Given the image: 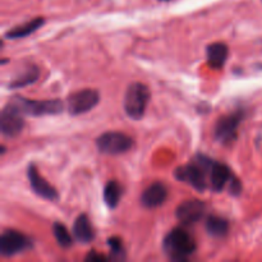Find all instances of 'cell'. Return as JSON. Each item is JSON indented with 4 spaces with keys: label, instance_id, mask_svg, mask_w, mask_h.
<instances>
[{
    "label": "cell",
    "instance_id": "1",
    "mask_svg": "<svg viewBox=\"0 0 262 262\" xmlns=\"http://www.w3.org/2000/svg\"><path fill=\"white\" fill-rule=\"evenodd\" d=\"M214 163V159H210L209 156L202 154H197L191 164L178 166L174 171V177L179 182L189 184L199 192H202L209 187L210 169Z\"/></svg>",
    "mask_w": 262,
    "mask_h": 262
},
{
    "label": "cell",
    "instance_id": "2",
    "mask_svg": "<svg viewBox=\"0 0 262 262\" xmlns=\"http://www.w3.org/2000/svg\"><path fill=\"white\" fill-rule=\"evenodd\" d=\"M164 252L177 261H184L191 257L197 250L194 238L183 228H176L166 234L163 241Z\"/></svg>",
    "mask_w": 262,
    "mask_h": 262
},
{
    "label": "cell",
    "instance_id": "3",
    "mask_svg": "<svg viewBox=\"0 0 262 262\" xmlns=\"http://www.w3.org/2000/svg\"><path fill=\"white\" fill-rule=\"evenodd\" d=\"M150 99L151 92L148 87L141 82H133L125 90L123 109L130 119L140 120L146 114Z\"/></svg>",
    "mask_w": 262,
    "mask_h": 262
},
{
    "label": "cell",
    "instance_id": "4",
    "mask_svg": "<svg viewBox=\"0 0 262 262\" xmlns=\"http://www.w3.org/2000/svg\"><path fill=\"white\" fill-rule=\"evenodd\" d=\"M10 101L17 105L18 109L25 115L31 117H45V115L60 114L64 110L61 100H31L22 96L13 97Z\"/></svg>",
    "mask_w": 262,
    "mask_h": 262
},
{
    "label": "cell",
    "instance_id": "5",
    "mask_svg": "<svg viewBox=\"0 0 262 262\" xmlns=\"http://www.w3.org/2000/svg\"><path fill=\"white\" fill-rule=\"evenodd\" d=\"M243 119H245L243 110H235L220 118L214 127L215 140L223 145H229L234 142L238 137V129Z\"/></svg>",
    "mask_w": 262,
    "mask_h": 262
},
{
    "label": "cell",
    "instance_id": "6",
    "mask_svg": "<svg viewBox=\"0 0 262 262\" xmlns=\"http://www.w3.org/2000/svg\"><path fill=\"white\" fill-rule=\"evenodd\" d=\"M133 138L122 132H105L99 136L96 146L101 154L106 155H120L132 148Z\"/></svg>",
    "mask_w": 262,
    "mask_h": 262
},
{
    "label": "cell",
    "instance_id": "7",
    "mask_svg": "<svg viewBox=\"0 0 262 262\" xmlns=\"http://www.w3.org/2000/svg\"><path fill=\"white\" fill-rule=\"evenodd\" d=\"M25 128V114L9 100L0 114V130L4 137L14 138L22 133Z\"/></svg>",
    "mask_w": 262,
    "mask_h": 262
},
{
    "label": "cell",
    "instance_id": "8",
    "mask_svg": "<svg viewBox=\"0 0 262 262\" xmlns=\"http://www.w3.org/2000/svg\"><path fill=\"white\" fill-rule=\"evenodd\" d=\"M33 242L28 235L14 229H7L0 237V253L5 257L15 256L25 251L31 250Z\"/></svg>",
    "mask_w": 262,
    "mask_h": 262
},
{
    "label": "cell",
    "instance_id": "9",
    "mask_svg": "<svg viewBox=\"0 0 262 262\" xmlns=\"http://www.w3.org/2000/svg\"><path fill=\"white\" fill-rule=\"evenodd\" d=\"M100 102V94L96 90L84 89L73 92L67 99V110L72 115H81L91 112Z\"/></svg>",
    "mask_w": 262,
    "mask_h": 262
},
{
    "label": "cell",
    "instance_id": "10",
    "mask_svg": "<svg viewBox=\"0 0 262 262\" xmlns=\"http://www.w3.org/2000/svg\"><path fill=\"white\" fill-rule=\"evenodd\" d=\"M27 178L31 188L37 196L46 201H58L59 193L54 186H51L42 176H40L35 164H30L27 168Z\"/></svg>",
    "mask_w": 262,
    "mask_h": 262
},
{
    "label": "cell",
    "instance_id": "11",
    "mask_svg": "<svg viewBox=\"0 0 262 262\" xmlns=\"http://www.w3.org/2000/svg\"><path fill=\"white\" fill-rule=\"evenodd\" d=\"M206 206L200 200H188L177 207L176 215L179 222L184 225H193L205 216Z\"/></svg>",
    "mask_w": 262,
    "mask_h": 262
},
{
    "label": "cell",
    "instance_id": "12",
    "mask_svg": "<svg viewBox=\"0 0 262 262\" xmlns=\"http://www.w3.org/2000/svg\"><path fill=\"white\" fill-rule=\"evenodd\" d=\"M168 199V188L161 182H154L141 194V204L146 209H156L165 204Z\"/></svg>",
    "mask_w": 262,
    "mask_h": 262
},
{
    "label": "cell",
    "instance_id": "13",
    "mask_svg": "<svg viewBox=\"0 0 262 262\" xmlns=\"http://www.w3.org/2000/svg\"><path fill=\"white\" fill-rule=\"evenodd\" d=\"M234 174L232 173L230 168L225 164L219 163L215 160L214 165L210 169L209 174V186L212 191L222 192L225 188L227 184H229L230 179L233 178Z\"/></svg>",
    "mask_w": 262,
    "mask_h": 262
},
{
    "label": "cell",
    "instance_id": "14",
    "mask_svg": "<svg viewBox=\"0 0 262 262\" xmlns=\"http://www.w3.org/2000/svg\"><path fill=\"white\" fill-rule=\"evenodd\" d=\"M207 63L212 69H222L229 56V48L224 42L210 43L206 49Z\"/></svg>",
    "mask_w": 262,
    "mask_h": 262
},
{
    "label": "cell",
    "instance_id": "15",
    "mask_svg": "<svg viewBox=\"0 0 262 262\" xmlns=\"http://www.w3.org/2000/svg\"><path fill=\"white\" fill-rule=\"evenodd\" d=\"M72 232H73L74 238H76L78 242L84 243V245L92 242L95 238L94 228H92L91 222H90L89 216H87L86 214H81L77 216V219L74 220Z\"/></svg>",
    "mask_w": 262,
    "mask_h": 262
},
{
    "label": "cell",
    "instance_id": "16",
    "mask_svg": "<svg viewBox=\"0 0 262 262\" xmlns=\"http://www.w3.org/2000/svg\"><path fill=\"white\" fill-rule=\"evenodd\" d=\"M45 25V19L42 17L33 18V19L28 20V22L22 23L19 26H15L14 28L8 31L4 35V38H9V40H17V38H23L26 36L31 35V33L36 32L40 30L42 26Z\"/></svg>",
    "mask_w": 262,
    "mask_h": 262
},
{
    "label": "cell",
    "instance_id": "17",
    "mask_svg": "<svg viewBox=\"0 0 262 262\" xmlns=\"http://www.w3.org/2000/svg\"><path fill=\"white\" fill-rule=\"evenodd\" d=\"M206 230L211 237L223 238L229 232V222L219 215H210L206 219Z\"/></svg>",
    "mask_w": 262,
    "mask_h": 262
},
{
    "label": "cell",
    "instance_id": "18",
    "mask_svg": "<svg viewBox=\"0 0 262 262\" xmlns=\"http://www.w3.org/2000/svg\"><path fill=\"white\" fill-rule=\"evenodd\" d=\"M123 194V187L119 182L109 181L104 187V201L109 209L114 210L119 205Z\"/></svg>",
    "mask_w": 262,
    "mask_h": 262
},
{
    "label": "cell",
    "instance_id": "19",
    "mask_svg": "<svg viewBox=\"0 0 262 262\" xmlns=\"http://www.w3.org/2000/svg\"><path fill=\"white\" fill-rule=\"evenodd\" d=\"M38 77H40V69L36 66L28 67L25 72H22L19 76H17L12 82H10L9 89L17 90L26 86H30V84L35 83V82L37 81Z\"/></svg>",
    "mask_w": 262,
    "mask_h": 262
},
{
    "label": "cell",
    "instance_id": "20",
    "mask_svg": "<svg viewBox=\"0 0 262 262\" xmlns=\"http://www.w3.org/2000/svg\"><path fill=\"white\" fill-rule=\"evenodd\" d=\"M53 233L54 237H55L56 242L60 247L63 248H69L72 245H73V238H72L71 233L67 229V227L61 223L55 222L53 224Z\"/></svg>",
    "mask_w": 262,
    "mask_h": 262
},
{
    "label": "cell",
    "instance_id": "21",
    "mask_svg": "<svg viewBox=\"0 0 262 262\" xmlns=\"http://www.w3.org/2000/svg\"><path fill=\"white\" fill-rule=\"evenodd\" d=\"M107 246H109L113 258L123 260L125 257L124 245H123V241L119 237H110L107 239Z\"/></svg>",
    "mask_w": 262,
    "mask_h": 262
},
{
    "label": "cell",
    "instance_id": "22",
    "mask_svg": "<svg viewBox=\"0 0 262 262\" xmlns=\"http://www.w3.org/2000/svg\"><path fill=\"white\" fill-rule=\"evenodd\" d=\"M229 192L233 196H239V193L242 192V183L235 176H233V178L229 182Z\"/></svg>",
    "mask_w": 262,
    "mask_h": 262
},
{
    "label": "cell",
    "instance_id": "23",
    "mask_svg": "<svg viewBox=\"0 0 262 262\" xmlns=\"http://www.w3.org/2000/svg\"><path fill=\"white\" fill-rule=\"evenodd\" d=\"M86 260L87 261H106L107 258L105 257L104 255H100V253H97L96 251H91V252L86 256Z\"/></svg>",
    "mask_w": 262,
    "mask_h": 262
},
{
    "label": "cell",
    "instance_id": "24",
    "mask_svg": "<svg viewBox=\"0 0 262 262\" xmlns=\"http://www.w3.org/2000/svg\"><path fill=\"white\" fill-rule=\"evenodd\" d=\"M159 2H170V0H159Z\"/></svg>",
    "mask_w": 262,
    "mask_h": 262
}]
</instances>
